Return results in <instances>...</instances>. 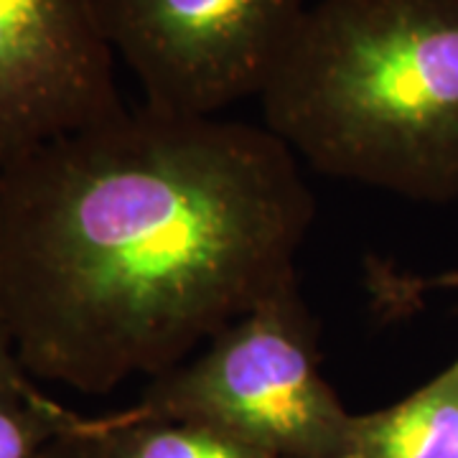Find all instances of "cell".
Segmentation results:
<instances>
[{
    "mask_svg": "<svg viewBox=\"0 0 458 458\" xmlns=\"http://www.w3.org/2000/svg\"><path fill=\"white\" fill-rule=\"evenodd\" d=\"M123 110L98 0H0V171Z\"/></svg>",
    "mask_w": 458,
    "mask_h": 458,
    "instance_id": "5b68a950",
    "label": "cell"
},
{
    "mask_svg": "<svg viewBox=\"0 0 458 458\" xmlns=\"http://www.w3.org/2000/svg\"><path fill=\"white\" fill-rule=\"evenodd\" d=\"M346 458H458V360L405 400L354 415Z\"/></svg>",
    "mask_w": 458,
    "mask_h": 458,
    "instance_id": "8992f818",
    "label": "cell"
},
{
    "mask_svg": "<svg viewBox=\"0 0 458 458\" xmlns=\"http://www.w3.org/2000/svg\"><path fill=\"white\" fill-rule=\"evenodd\" d=\"M318 331L298 280L148 382L135 418L222 428L280 458H346L354 412L318 372Z\"/></svg>",
    "mask_w": 458,
    "mask_h": 458,
    "instance_id": "3957f363",
    "label": "cell"
},
{
    "mask_svg": "<svg viewBox=\"0 0 458 458\" xmlns=\"http://www.w3.org/2000/svg\"><path fill=\"white\" fill-rule=\"evenodd\" d=\"M105 458H280L222 428L150 420L128 410L105 418Z\"/></svg>",
    "mask_w": 458,
    "mask_h": 458,
    "instance_id": "52a82bcc",
    "label": "cell"
},
{
    "mask_svg": "<svg viewBox=\"0 0 458 458\" xmlns=\"http://www.w3.org/2000/svg\"><path fill=\"white\" fill-rule=\"evenodd\" d=\"M0 385L18 387V390H33L36 387V382L26 375V369L18 361L13 342H11L5 321H3V311H0Z\"/></svg>",
    "mask_w": 458,
    "mask_h": 458,
    "instance_id": "8fae6325",
    "label": "cell"
},
{
    "mask_svg": "<svg viewBox=\"0 0 458 458\" xmlns=\"http://www.w3.org/2000/svg\"><path fill=\"white\" fill-rule=\"evenodd\" d=\"M89 418L54 403L38 387L0 385V458H38L41 451Z\"/></svg>",
    "mask_w": 458,
    "mask_h": 458,
    "instance_id": "ba28073f",
    "label": "cell"
},
{
    "mask_svg": "<svg viewBox=\"0 0 458 458\" xmlns=\"http://www.w3.org/2000/svg\"><path fill=\"white\" fill-rule=\"evenodd\" d=\"M98 11L143 105L216 117L240 99L260 98L309 0H98Z\"/></svg>",
    "mask_w": 458,
    "mask_h": 458,
    "instance_id": "277c9868",
    "label": "cell"
},
{
    "mask_svg": "<svg viewBox=\"0 0 458 458\" xmlns=\"http://www.w3.org/2000/svg\"><path fill=\"white\" fill-rule=\"evenodd\" d=\"M265 125L140 105L0 171V311L26 375L161 377L295 280L313 225Z\"/></svg>",
    "mask_w": 458,
    "mask_h": 458,
    "instance_id": "6da1fadb",
    "label": "cell"
},
{
    "mask_svg": "<svg viewBox=\"0 0 458 458\" xmlns=\"http://www.w3.org/2000/svg\"><path fill=\"white\" fill-rule=\"evenodd\" d=\"M38 458H105V418H89L82 428L49 443Z\"/></svg>",
    "mask_w": 458,
    "mask_h": 458,
    "instance_id": "30bf717a",
    "label": "cell"
},
{
    "mask_svg": "<svg viewBox=\"0 0 458 458\" xmlns=\"http://www.w3.org/2000/svg\"><path fill=\"white\" fill-rule=\"evenodd\" d=\"M369 285L375 295V309L385 318H400L426 306V295L430 291L458 288V270L441 276H412L394 270L393 265L372 262L369 267Z\"/></svg>",
    "mask_w": 458,
    "mask_h": 458,
    "instance_id": "9c48e42d",
    "label": "cell"
},
{
    "mask_svg": "<svg viewBox=\"0 0 458 458\" xmlns=\"http://www.w3.org/2000/svg\"><path fill=\"white\" fill-rule=\"evenodd\" d=\"M258 99L318 174L458 199V0H316Z\"/></svg>",
    "mask_w": 458,
    "mask_h": 458,
    "instance_id": "7a4b0ae2",
    "label": "cell"
}]
</instances>
